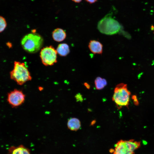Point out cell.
<instances>
[{
    "mask_svg": "<svg viewBox=\"0 0 154 154\" xmlns=\"http://www.w3.org/2000/svg\"><path fill=\"white\" fill-rule=\"evenodd\" d=\"M121 26L116 20L113 18L110 13L108 14L98 23L97 28L104 34L112 35L117 34L121 29Z\"/></svg>",
    "mask_w": 154,
    "mask_h": 154,
    "instance_id": "6da1fadb",
    "label": "cell"
},
{
    "mask_svg": "<svg viewBox=\"0 0 154 154\" xmlns=\"http://www.w3.org/2000/svg\"><path fill=\"white\" fill-rule=\"evenodd\" d=\"M10 75L11 78L20 85L32 79L30 72L25 63L18 61L14 62V68L10 72Z\"/></svg>",
    "mask_w": 154,
    "mask_h": 154,
    "instance_id": "7a4b0ae2",
    "label": "cell"
},
{
    "mask_svg": "<svg viewBox=\"0 0 154 154\" xmlns=\"http://www.w3.org/2000/svg\"><path fill=\"white\" fill-rule=\"evenodd\" d=\"M43 42V38L36 33L27 34L22 38L21 44L23 48L31 53H35L41 48Z\"/></svg>",
    "mask_w": 154,
    "mask_h": 154,
    "instance_id": "3957f363",
    "label": "cell"
},
{
    "mask_svg": "<svg viewBox=\"0 0 154 154\" xmlns=\"http://www.w3.org/2000/svg\"><path fill=\"white\" fill-rule=\"evenodd\" d=\"M130 94L127 84L120 83L117 85L114 89L112 100L119 109L122 107H127L129 104Z\"/></svg>",
    "mask_w": 154,
    "mask_h": 154,
    "instance_id": "277c9868",
    "label": "cell"
},
{
    "mask_svg": "<svg viewBox=\"0 0 154 154\" xmlns=\"http://www.w3.org/2000/svg\"><path fill=\"white\" fill-rule=\"evenodd\" d=\"M140 146V141L133 139L120 140L115 144L113 154H135V151Z\"/></svg>",
    "mask_w": 154,
    "mask_h": 154,
    "instance_id": "5b68a950",
    "label": "cell"
},
{
    "mask_svg": "<svg viewBox=\"0 0 154 154\" xmlns=\"http://www.w3.org/2000/svg\"><path fill=\"white\" fill-rule=\"evenodd\" d=\"M57 52L52 46L42 48L40 53V57L43 64L46 66H52L56 63Z\"/></svg>",
    "mask_w": 154,
    "mask_h": 154,
    "instance_id": "8992f818",
    "label": "cell"
},
{
    "mask_svg": "<svg viewBox=\"0 0 154 154\" xmlns=\"http://www.w3.org/2000/svg\"><path fill=\"white\" fill-rule=\"evenodd\" d=\"M25 95L22 91L15 89L8 93L7 100L13 107L20 106L24 103Z\"/></svg>",
    "mask_w": 154,
    "mask_h": 154,
    "instance_id": "52a82bcc",
    "label": "cell"
},
{
    "mask_svg": "<svg viewBox=\"0 0 154 154\" xmlns=\"http://www.w3.org/2000/svg\"><path fill=\"white\" fill-rule=\"evenodd\" d=\"M88 46L91 52L93 54H102L103 46L99 41L95 40H91L89 43Z\"/></svg>",
    "mask_w": 154,
    "mask_h": 154,
    "instance_id": "ba28073f",
    "label": "cell"
},
{
    "mask_svg": "<svg viewBox=\"0 0 154 154\" xmlns=\"http://www.w3.org/2000/svg\"><path fill=\"white\" fill-rule=\"evenodd\" d=\"M7 154H30V152L29 149L21 145L17 146L10 147Z\"/></svg>",
    "mask_w": 154,
    "mask_h": 154,
    "instance_id": "9c48e42d",
    "label": "cell"
},
{
    "mask_svg": "<svg viewBox=\"0 0 154 154\" xmlns=\"http://www.w3.org/2000/svg\"><path fill=\"white\" fill-rule=\"evenodd\" d=\"M52 37L54 40L57 42H61L66 38V34L62 29L57 28L53 31Z\"/></svg>",
    "mask_w": 154,
    "mask_h": 154,
    "instance_id": "30bf717a",
    "label": "cell"
},
{
    "mask_svg": "<svg viewBox=\"0 0 154 154\" xmlns=\"http://www.w3.org/2000/svg\"><path fill=\"white\" fill-rule=\"evenodd\" d=\"M67 127L70 130L76 131L81 127V122L78 118L73 117L70 119L68 121Z\"/></svg>",
    "mask_w": 154,
    "mask_h": 154,
    "instance_id": "8fae6325",
    "label": "cell"
},
{
    "mask_svg": "<svg viewBox=\"0 0 154 154\" xmlns=\"http://www.w3.org/2000/svg\"><path fill=\"white\" fill-rule=\"evenodd\" d=\"M56 51L58 54L62 56H66L70 52L69 46L66 43L59 44L56 48Z\"/></svg>",
    "mask_w": 154,
    "mask_h": 154,
    "instance_id": "7c38bea8",
    "label": "cell"
},
{
    "mask_svg": "<svg viewBox=\"0 0 154 154\" xmlns=\"http://www.w3.org/2000/svg\"><path fill=\"white\" fill-rule=\"evenodd\" d=\"M95 85L97 90H100L103 89L107 84L106 80L100 77H97L95 80Z\"/></svg>",
    "mask_w": 154,
    "mask_h": 154,
    "instance_id": "4fadbf2b",
    "label": "cell"
},
{
    "mask_svg": "<svg viewBox=\"0 0 154 154\" xmlns=\"http://www.w3.org/2000/svg\"><path fill=\"white\" fill-rule=\"evenodd\" d=\"M7 23L5 19L0 16V33L3 31L6 27Z\"/></svg>",
    "mask_w": 154,
    "mask_h": 154,
    "instance_id": "5bb4252c",
    "label": "cell"
},
{
    "mask_svg": "<svg viewBox=\"0 0 154 154\" xmlns=\"http://www.w3.org/2000/svg\"><path fill=\"white\" fill-rule=\"evenodd\" d=\"M75 98L77 102H82L83 100V98L81 94L78 93L75 96Z\"/></svg>",
    "mask_w": 154,
    "mask_h": 154,
    "instance_id": "9a60e30c",
    "label": "cell"
},
{
    "mask_svg": "<svg viewBox=\"0 0 154 154\" xmlns=\"http://www.w3.org/2000/svg\"><path fill=\"white\" fill-rule=\"evenodd\" d=\"M98 0H85V1L90 4L96 2Z\"/></svg>",
    "mask_w": 154,
    "mask_h": 154,
    "instance_id": "2e32d148",
    "label": "cell"
},
{
    "mask_svg": "<svg viewBox=\"0 0 154 154\" xmlns=\"http://www.w3.org/2000/svg\"><path fill=\"white\" fill-rule=\"evenodd\" d=\"M132 99L133 100V102L135 104H138L137 100L135 96H133L132 97Z\"/></svg>",
    "mask_w": 154,
    "mask_h": 154,
    "instance_id": "e0dca14e",
    "label": "cell"
},
{
    "mask_svg": "<svg viewBox=\"0 0 154 154\" xmlns=\"http://www.w3.org/2000/svg\"><path fill=\"white\" fill-rule=\"evenodd\" d=\"M84 85L88 89H90V86L87 83L85 82L84 83Z\"/></svg>",
    "mask_w": 154,
    "mask_h": 154,
    "instance_id": "ac0fdd59",
    "label": "cell"
},
{
    "mask_svg": "<svg viewBox=\"0 0 154 154\" xmlns=\"http://www.w3.org/2000/svg\"><path fill=\"white\" fill-rule=\"evenodd\" d=\"M76 3H79L82 1V0H71Z\"/></svg>",
    "mask_w": 154,
    "mask_h": 154,
    "instance_id": "d6986e66",
    "label": "cell"
},
{
    "mask_svg": "<svg viewBox=\"0 0 154 154\" xmlns=\"http://www.w3.org/2000/svg\"><path fill=\"white\" fill-rule=\"evenodd\" d=\"M42 87H39V90H42Z\"/></svg>",
    "mask_w": 154,
    "mask_h": 154,
    "instance_id": "ffe728a7",
    "label": "cell"
}]
</instances>
